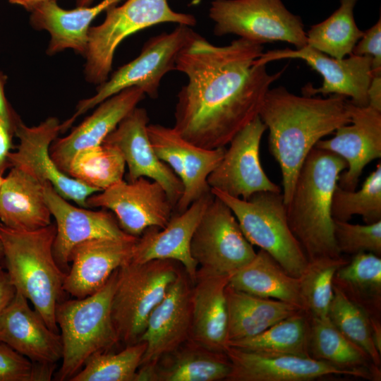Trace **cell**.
I'll return each mask as SVG.
<instances>
[{
  "label": "cell",
  "mask_w": 381,
  "mask_h": 381,
  "mask_svg": "<svg viewBox=\"0 0 381 381\" xmlns=\"http://www.w3.org/2000/svg\"><path fill=\"white\" fill-rule=\"evenodd\" d=\"M16 292L6 270L0 265V315L11 303Z\"/></svg>",
  "instance_id": "45"
},
{
  "label": "cell",
  "mask_w": 381,
  "mask_h": 381,
  "mask_svg": "<svg viewBox=\"0 0 381 381\" xmlns=\"http://www.w3.org/2000/svg\"><path fill=\"white\" fill-rule=\"evenodd\" d=\"M334 236L340 253L362 252L381 255V220L372 224H354L334 219Z\"/></svg>",
  "instance_id": "41"
},
{
  "label": "cell",
  "mask_w": 381,
  "mask_h": 381,
  "mask_svg": "<svg viewBox=\"0 0 381 381\" xmlns=\"http://www.w3.org/2000/svg\"><path fill=\"white\" fill-rule=\"evenodd\" d=\"M126 162L114 145L102 143L77 152L66 174L99 192L123 181Z\"/></svg>",
  "instance_id": "35"
},
{
  "label": "cell",
  "mask_w": 381,
  "mask_h": 381,
  "mask_svg": "<svg viewBox=\"0 0 381 381\" xmlns=\"http://www.w3.org/2000/svg\"><path fill=\"white\" fill-rule=\"evenodd\" d=\"M44 195L56 222L53 254L59 267L68 272L73 248L87 240L112 238L131 240L138 237L124 232L114 216L104 210L92 211L76 207L61 197L49 182L44 186Z\"/></svg>",
  "instance_id": "18"
},
{
  "label": "cell",
  "mask_w": 381,
  "mask_h": 381,
  "mask_svg": "<svg viewBox=\"0 0 381 381\" xmlns=\"http://www.w3.org/2000/svg\"><path fill=\"white\" fill-rule=\"evenodd\" d=\"M347 103L343 96H300L282 86L267 92L258 116L269 130V148L280 167L286 205L310 150L350 122Z\"/></svg>",
  "instance_id": "2"
},
{
  "label": "cell",
  "mask_w": 381,
  "mask_h": 381,
  "mask_svg": "<svg viewBox=\"0 0 381 381\" xmlns=\"http://www.w3.org/2000/svg\"><path fill=\"white\" fill-rule=\"evenodd\" d=\"M94 0H76V5L78 7L90 6Z\"/></svg>",
  "instance_id": "50"
},
{
  "label": "cell",
  "mask_w": 381,
  "mask_h": 381,
  "mask_svg": "<svg viewBox=\"0 0 381 381\" xmlns=\"http://www.w3.org/2000/svg\"><path fill=\"white\" fill-rule=\"evenodd\" d=\"M118 269L95 293L57 304L55 317L61 332L63 356L56 380H70L91 355L107 351L119 341L111 313Z\"/></svg>",
  "instance_id": "5"
},
{
  "label": "cell",
  "mask_w": 381,
  "mask_h": 381,
  "mask_svg": "<svg viewBox=\"0 0 381 381\" xmlns=\"http://www.w3.org/2000/svg\"><path fill=\"white\" fill-rule=\"evenodd\" d=\"M371 58L372 74L381 75V19L363 32L361 38L354 47L352 54Z\"/></svg>",
  "instance_id": "43"
},
{
  "label": "cell",
  "mask_w": 381,
  "mask_h": 381,
  "mask_svg": "<svg viewBox=\"0 0 381 381\" xmlns=\"http://www.w3.org/2000/svg\"><path fill=\"white\" fill-rule=\"evenodd\" d=\"M266 130L258 116L233 138L221 162L207 178L211 189L243 200L258 192H282L261 165L260 146Z\"/></svg>",
  "instance_id": "15"
},
{
  "label": "cell",
  "mask_w": 381,
  "mask_h": 381,
  "mask_svg": "<svg viewBox=\"0 0 381 381\" xmlns=\"http://www.w3.org/2000/svg\"><path fill=\"white\" fill-rule=\"evenodd\" d=\"M308 348L310 356L315 359L339 369L358 372L366 380H380V368L375 366L366 352L345 337L328 317L310 315Z\"/></svg>",
  "instance_id": "31"
},
{
  "label": "cell",
  "mask_w": 381,
  "mask_h": 381,
  "mask_svg": "<svg viewBox=\"0 0 381 381\" xmlns=\"http://www.w3.org/2000/svg\"><path fill=\"white\" fill-rule=\"evenodd\" d=\"M0 341L35 363L56 364L63 356L59 332L49 329L18 291L0 315Z\"/></svg>",
  "instance_id": "23"
},
{
  "label": "cell",
  "mask_w": 381,
  "mask_h": 381,
  "mask_svg": "<svg viewBox=\"0 0 381 381\" xmlns=\"http://www.w3.org/2000/svg\"><path fill=\"white\" fill-rule=\"evenodd\" d=\"M12 123L0 119V174L8 168V155L12 147Z\"/></svg>",
  "instance_id": "44"
},
{
  "label": "cell",
  "mask_w": 381,
  "mask_h": 381,
  "mask_svg": "<svg viewBox=\"0 0 381 381\" xmlns=\"http://www.w3.org/2000/svg\"><path fill=\"white\" fill-rule=\"evenodd\" d=\"M225 353L231 363L226 381H310L334 375L365 379L358 372L339 369L312 357L261 353L230 346Z\"/></svg>",
  "instance_id": "21"
},
{
  "label": "cell",
  "mask_w": 381,
  "mask_h": 381,
  "mask_svg": "<svg viewBox=\"0 0 381 381\" xmlns=\"http://www.w3.org/2000/svg\"><path fill=\"white\" fill-rule=\"evenodd\" d=\"M100 192L87 198V207L110 210L121 229L133 236L139 237L150 227L164 228L174 211L163 187L145 177L123 180Z\"/></svg>",
  "instance_id": "13"
},
{
  "label": "cell",
  "mask_w": 381,
  "mask_h": 381,
  "mask_svg": "<svg viewBox=\"0 0 381 381\" xmlns=\"http://www.w3.org/2000/svg\"><path fill=\"white\" fill-rule=\"evenodd\" d=\"M333 286L369 316L380 319L381 258L372 253L353 255L336 272Z\"/></svg>",
  "instance_id": "32"
},
{
  "label": "cell",
  "mask_w": 381,
  "mask_h": 381,
  "mask_svg": "<svg viewBox=\"0 0 381 381\" xmlns=\"http://www.w3.org/2000/svg\"><path fill=\"white\" fill-rule=\"evenodd\" d=\"M333 290L328 318L345 337L366 352L375 366L380 368L381 355L372 339L370 316L334 286Z\"/></svg>",
  "instance_id": "40"
},
{
  "label": "cell",
  "mask_w": 381,
  "mask_h": 381,
  "mask_svg": "<svg viewBox=\"0 0 381 381\" xmlns=\"http://www.w3.org/2000/svg\"><path fill=\"white\" fill-rule=\"evenodd\" d=\"M211 193L231 209L253 246L269 253L290 275L301 274L308 260L288 224L282 192H258L248 200L216 189Z\"/></svg>",
  "instance_id": "6"
},
{
  "label": "cell",
  "mask_w": 381,
  "mask_h": 381,
  "mask_svg": "<svg viewBox=\"0 0 381 381\" xmlns=\"http://www.w3.org/2000/svg\"><path fill=\"white\" fill-rule=\"evenodd\" d=\"M214 198L210 192L193 202L185 211L171 217L162 229L150 227L138 237L131 260L137 263L152 260L180 262L193 283L198 264L190 253V241L207 207Z\"/></svg>",
  "instance_id": "20"
},
{
  "label": "cell",
  "mask_w": 381,
  "mask_h": 381,
  "mask_svg": "<svg viewBox=\"0 0 381 381\" xmlns=\"http://www.w3.org/2000/svg\"><path fill=\"white\" fill-rule=\"evenodd\" d=\"M176 263L171 260L142 263L128 260L118 269L111 313L119 341L126 346L138 342L151 313L180 272Z\"/></svg>",
  "instance_id": "8"
},
{
  "label": "cell",
  "mask_w": 381,
  "mask_h": 381,
  "mask_svg": "<svg viewBox=\"0 0 381 381\" xmlns=\"http://www.w3.org/2000/svg\"><path fill=\"white\" fill-rule=\"evenodd\" d=\"M148 122L146 109L136 107L103 143L111 144L121 151L128 166V182L145 177L159 183L175 208L183 193V183L156 155L147 133Z\"/></svg>",
  "instance_id": "17"
},
{
  "label": "cell",
  "mask_w": 381,
  "mask_h": 381,
  "mask_svg": "<svg viewBox=\"0 0 381 381\" xmlns=\"http://www.w3.org/2000/svg\"><path fill=\"white\" fill-rule=\"evenodd\" d=\"M163 356L154 365L139 367L135 381L226 380L231 363L225 353L207 350L192 343Z\"/></svg>",
  "instance_id": "28"
},
{
  "label": "cell",
  "mask_w": 381,
  "mask_h": 381,
  "mask_svg": "<svg viewBox=\"0 0 381 381\" xmlns=\"http://www.w3.org/2000/svg\"><path fill=\"white\" fill-rule=\"evenodd\" d=\"M230 275L211 274L199 269L191 288L190 339L217 353H225L228 347L225 290Z\"/></svg>",
  "instance_id": "25"
},
{
  "label": "cell",
  "mask_w": 381,
  "mask_h": 381,
  "mask_svg": "<svg viewBox=\"0 0 381 381\" xmlns=\"http://www.w3.org/2000/svg\"><path fill=\"white\" fill-rule=\"evenodd\" d=\"M186 273L179 272L164 298L151 313L138 341L146 348L140 366L154 365L190 339L191 287Z\"/></svg>",
  "instance_id": "19"
},
{
  "label": "cell",
  "mask_w": 381,
  "mask_h": 381,
  "mask_svg": "<svg viewBox=\"0 0 381 381\" xmlns=\"http://www.w3.org/2000/svg\"><path fill=\"white\" fill-rule=\"evenodd\" d=\"M3 179H4V178L2 177V175L0 174V186H1V183H2V181H3Z\"/></svg>",
  "instance_id": "52"
},
{
  "label": "cell",
  "mask_w": 381,
  "mask_h": 381,
  "mask_svg": "<svg viewBox=\"0 0 381 381\" xmlns=\"http://www.w3.org/2000/svg\"><path fill=\"white\" fill-rule=\"evenodd\" d=\"M341 255L310 260L298 277L306 311L313 317H327L333 297V278L339 268L349 262Z\"/></svg>",
  "instance_id": "39"
},
{
  "label": "cell",
  "mask_w": 381,
  "mask_h": 381,
  "mask_svg": "<svg viewBox=\"0 0 381 381\" xmlns=\"http://www.w3.org/2000/svg\"><path fill=\"white\" fill-rule=\"evenodd\" d=\"M145 348V342L138 341L118 353H95L70 380L135 381Z\"/></svg>",
  "instance_id": "38"
},
{
  "label": "cell",
  "mask_w": 381,
  "mask_h": 381,
  "mask_svg": "<svg viewBox=\"0 0 381 381\" xmlns=\"http://www.w3.org/2000/svg\"><path fill=\"white\" fill-rule=\"evenodd\" d=\"M12 126L19 143L8 155V167L20 168L44 183L49 182L61 197L87 207V198L99 191L61 171L50 155V145L61 132L59 120L49 117L29 127L14 116Z\"/></svg>",
  "instance_id": "12"
},
{
  "label": "cell",
  "mask_w": 381,
  "mask_h": 381,
  "mask_svg": "<svg viewBox=\"0 0 381 381\" xmlns=\"http://www.w3.org/2000/svg\"><path fill=\"white\" fill-rule=\"evenodd\" d=\"M282 59L302 60L322 77L320 87L308 84L303 88V95L349 97L355 105L368 106V89L373 77L370 57L351 54L337 59L306 45L294 49L270 50L262 53L255 62L267 65Z\"/></svg>",
  "instance_id": "14"
},
{
  "label": "cell",
  "mask_w": 381,
  "mask_h": 381,
  "mask_svg": "<svg viewBox=\"0 0 381 381\" xmlns=\"http://www.w3.org/2000/svg\"><path fill=\"white\" fill-rule=\"evenodd\" d=\"M55 366L32 362L0 341V381L51 380Z\"/></svg>",
  "instance_id": "42"
},
{
  "label": "cell",
  "mask_w": 381,
  "mask_h": 381,
  "mask_svg": "<svg viewBox=\"0 0 381 381\" xmlns=\"http://www.w3.org/2000/svg\"><path fill=\"white\" fill-rule=\"evenodd\" d=\"M368 106L381 111V75H373L368 89Z\"/></svg>",
  "instance_id": "46"
},
{
  "label": "cell",
  "mask_w": 381,
  "mask_h": 381,
  "mask_svg": "<svg viewBox=\"0 0 381 381\" xmlns=\"http://www.w3.org/2000/svg\"><path fill=\"white\" fill-rule=\"evenodd\" d=\"M137 239L95 238L75 245L70 253L71 266L65 277L64 292L83 298L97 291L131 259Z\"/></svg>",
  "instance_id": "22"
},
{
  "label": "cell",
  "mask_w": 381,
  "mask_h": 381,
  "mask_svg": "<svg viewBox=\"0 0 381 381\" xmlns=\"http://www.w3.org/2000/svg\"><path fill=\"white\" fill-rule=\"evenodd\" d=\"M228 285L253 296L289 303L306 311L298 277L288 274L262 249L249 262L230 275Z\"/></svg>",
  "instance_id": "29"
},
{
  "label": "cell",
  "mask_w": 381,
  "mask_h": 381,
  "mask_svg": "<svg viewBox=\"0 0 381 381\" xmlns=\"http://www.w3.org/2000/svg\"><path fill=\"white\" fill-rule=\"evenodd\" d=\"M346 167L337 155L313 147L298 172L286 205V216L308 261L341 255L334 239L331 205L339 176Z\"/></svg>",
  "instance_id": "3"
},
{
  "label": "cell",
  "mask_w": 381,
  "mask_h": 381,
  "mask_svg": "<svg viewBox=\"0 0 381 381\" xmlns=\"http://www.w3.org/2000/svg\"><path fill=\"white\" fill-rule=\"evenodd\" d=\"M45 183L23 169L11 167L0 186V222L24 231L52 224L44 195Z\"/></svg>",
  "instance_id": "26"
},
{
  "label": "cell",
  "mask_w": 381,
  "mask_h": 381,
  "mask_svg": "<svg viewBox=\"0 0 381 381\" xmlns=\"http://www.w3.org/2000/svg\"><path fill=\"white\" fill-rule=\"evenodd\" d=\"M121 1L102 0L93 6H77L71 10L64 9L57 1L48 2L30 12V24L36 30L49 32L48 54L72 49L85 56L91 23L101 13Z\"/></svg>",
  "instance_id": "27"
},
{
  "label": "cell",
  "mask_w": 381,
  "mask_h": 381,
  "mask_svg": "<svg viewBox=\"0 0 381 381\" xmlns=\"http://www.w3.org/2000/svg\"><path fill=\"white\" fill-rule=\"evenodd\" d=\"M181 149L183 165L181 179L183 190L174 208L176 213L185 211L193 202L211 192L207 178L218 166L226 150L225 147L213 150L202 148L183 138Z\"/></svg>",
  "instance_id": "36"
},
{
  "label": "cell",
  "mask_w": 381,
  "mask_h": 381,
  "mask_svg": "<svg viewBox=\"0 0 381 381\" xmlns=\"http://www.w3.org/2000/svg\"><path fill=\"white\" fill-rule=\"evenodd\" d=\"M195 33L190 26L180 24L170 32L150 37L138 57L99 85L95 95L78 102L73 115L61 123V131L65 132L78 116L127 87H140L150 98H157L162 78L176 71L179 53Z\"/></svg>",
  "instance_id": "9"
},
{
  "label": "cell",
  "mask_w": 381,
  "mask_h": 381,
  "mask_svg": "<svg viewBox=\"0 0 381 381\" xmlns=\"http://www.w3.org/2000/svg\"><path fill=\"white\" fill-rule=\"evenodd\" d=\"M333 219L349 222L359 215L365 224L381 220V163L379 162L358 190L336 186L332 199Z\"/></svg>",
  "instance_id": "37"
},
{
  "label": "cell",
  "mask_w": 381,
  "mask_h": 381,
  "mask_svg": "<svg viewBox=\"0 0 381 381\" xmlns=\"http://www.w3.org/2000/svg\"><path fill=\"white\" fill-rule=\"evenodd\" d=\"M225 294L228 344L257 335L301 310L289 303L253 296L229 285Z\"/></svg>",
  "instance_id": "30"
},
{
  "label": "cell",
  "mask_w": 381,
  "mask_h": 381,
  "mask_svg": "<svg viewBox=\"0 0 381 381\" xmlns=\"http://www.w3.org/2000/svg\"><path fill=\"white\" fill-rule=\"evenodd\" d=\"M358 0H340L338 8L306 32L307 45L331 57L341 59L352 54L363 35L354 19Z\"/></svg>",
  "instance_id": "34"
},
{
  "label": "cell",
  "mask_w": 381,
  "mask_h": 381,
  "mask_svg": "<svg viewBox=\"0 0 381 381\" xmlns=\"http://www.w3.org/2000/svg\"><path fill=\"white\" fill-rule=\"evenodd\" d=\"M310 315L299 310L250 338L230 342L228 346L267 354L310 357L308 348Z\"/></svg>",
  "instance_id": "33"
},
{
  "label": "cell",
  "mask_w": 381,
  "mask_h": 381,
  "mask_svg": "<svg viewBox=\"0 0 381 381\" xmlns=\"http://www.w3.org/2000/svg\"><path fill=\"white\" fill-rule=\"evenodd\" d=\"M350 122L338 128L334 135L319 140L315 147L333 152L347 164L339 178L344 189L356 190L365 167L381 157V111L360 107L348 100Z\"/></svg>",
  "instance_id": "16"
},
{
  "label": "cell",
  "mask_w": 381,
  "mask_h": 381,
  "mask_svg": "<svg viewBox=\"0 0 381 381\" xmlns=\"http://www.w3.org/2000/svg\"><path fill=\"white\" fill-rule=\"evenodd\" d=\"M262 44L238 38L217 46L197 32L181 51L176 71L188 82L177 95L173 128L188 142L209 150L224 147L259 114L270 73L255 60Z\"/></svg>",
  "instance_id": "1"
},
{
  "label": "cell",
  "mask_w": 381,
  "mask_h": 381,
  "mask_svg": "<svg viewBox=\"0 0 381 381\" xmlns=\"http://www.w3.org/2000/svg\"><path fill=\"white\" fill-rule=\"evenodd\" d=\"M6 81V75L0 71V119L12 123L15 115L10 109L5 97L4 85Z\"/></svg>",
  "instance_id": "47"
},
{
  "label": "cell",
  "mask_w": 381,
  "mask_h": 381,
  "mask_svg": "<svg viewBox=\"0 0 381 381\" xmlns=\"http://www.w3.org/2000/svg\"><path fill=\"white\" fill-rule=\"evenodd\" d=\"M2 257H3V247H2L1 241L0 240V258H2Z\"/></svg>",
  "instance_id": "51"
},
{
  "label": "cell",
  "mask_w": 381,
  "mask_h": 381,
  "mask_svg": "<svg viewBox=\"0 0 381 381\" xmlns=\"http://www.w3.org/2000/svg\"><path fill=\"white\" fill-rule=\"evenodd\" d=\"M209 16L217 36L233 34L260 44L283 42L295 49L307 45L301 18L282 0H213Z\"/></svg>",
  "instance_id": "10"
},
{
  "label": "cell",
  "mask_w": 381,
  "mask_h": 381,
  "mask_svg": "<svg viewBox=\"0 0 381 381\" xmlns=\"http://www.w3.org/2000/svg\"><path fill=\"white\" fill-rule=\"evenodd\" d=\"M12 4L22 6L27 11L31 12L39 6L51 1H57V0H7Z\"/></svg>",
  "instance_id": "49"
},
{
  "label": "cell",
  "mask_w": 381,
  "mask_h": 381,
  "mask_svg": "<svg viewBox=\"0 0 381 381\" xmlns=\"http://www.w3.org/2000/svg\"><path fill=\"white\" fill-rule=\"evenodd\" d=\"M190 253L200 270L231 274L255 255L231 209L214 195L190 241Z\"/></svg>",
  "instance_id": "11"
},
{
  "label": "cell",
  "mask_w": 381,
  "mask_h": 381,
  "mask_svg": "<svg viewBox=\"0 0 381 381\" xmlns=\"http://www.w3.org/2000/svg\"><path fill=\"white\" fill-rule=\"evenodd\" d=\"M56 226L36 230L9 228L0 222V240L6 270L16 291L30 300L52 330L59 332L56 322L57 304L64 293L67 272L56 263L53 244Z\"/></svg>",
  "instance_id": "4"
},
{
  "label": "cell",
  "mask_w": 381,
  "mask_h": 381,
  "mask_svg": "<svg viewBox=\"0 0 381 381\" xmlns=\"http://www.w3.org/2000/svg\"><path fill=\"white\" fill-rule=\"evenodd\" d=\"M145 95L140 87H127L99 104L96 110L68 135L55 139L49 152L59 169L66 174L77 152L102 144Z\"/></svg>",
  "instance_id": "24"
},
{
  "label": "cell",
  "mask_w": 381,
  "mask_h": 381,
  "mask_svg": "<svg viewBox=\"0 0 381 381\" xmlns=\"http://www.w3.org/2000/svg\"><path fill=\"white\" fill-rule=\"evenodd\" d=\"M370 325L371 337L374 346L377 352L381 355V321L370 316Z\"/></svg>",
  "instance_id": "48"
},
{
  "label": "cell",
  "mask_w": 381,
  "mask_h": 381,
  "mask_svg": "<svg viewBox=\"0 0 381 381\" xmlns=\"http://www.w3.org/2000/svg\"><path fill=\"white\" fill-rule=\"evenodd\" d=\"M163 23L190 27L197 20L174 11L168 0H127L107 8L104 20L89 29L84 71L87 82L100 85L109 78L115 51L126 37Z\"/></svg>",
  "instance_id": "7"
}]
</instances>
